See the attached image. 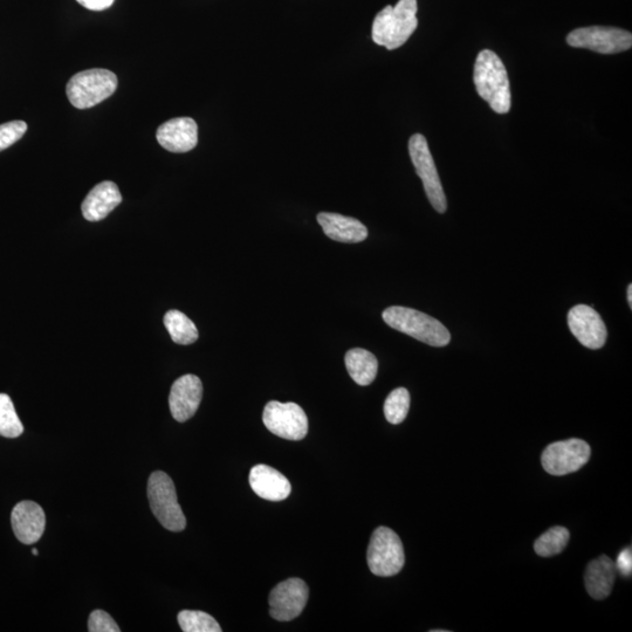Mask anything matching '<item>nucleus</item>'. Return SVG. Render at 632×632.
Segmentation results:
<instances>
[{
  "mask_svg": "<svg viewBox=\"0 0 632 632\" xmlns=\"http://www.w3.org/2000/svg\"><path fill=\"white\" fill-rule=\"evenodd\" d=\"M474 85L480 98L489 103L494 112L507 114L512 105L510 80L506 67L490 50L478 54L473 73Z\"/></svg>",
  "mask_w": 632,
  "mask_h": 632,
  "instance_id": "obj_1",
  "label": "nucleus"
},
{
  "mask_svg": "<svg viewBox=\"0 0 632 632\" xmlns=\"http://www.w3.org/2000/svg\"><path fill=\"white\" fill-rule=\"evenodd\" d=\"M417 10V0H400L396 6L383 9L374 20V43L389 51L407 43L418 26Z\"/></svg>",
  "mask_w": 632,
  "mask_h": 632,
  "instance_id": "obj_2",
  "label": "nucleus"
},
{
  "mask_svg": "<svg viewBox=\"0 0 632 632\" xmlns=\"http://www.w3.org/2000/svg\"><path fill=\"white\" fill-rule=\"evenodd\" d=\"M382 316L389 327L425 345L445 347L451 341V334L442 322L416 309L391 306L383 312Z\"/></svg>",
  "mask_w": 632,
  "mask_h": 632,
  "instance_id": "obj_3",
  "label": "nucleus"
},
{
  "mask_svg": "<svg viewBox=\"0 0 632 632\" xmlns=\"http://www.w3.org/2000/svg\"><path fill=\"white\" fill-rule=\"evenodd\" d=\"M118 85V77L113 72L94 68L75 74L68 81L67 98L75 108H92L111 98Z\"/></svg>",
  "mask_w": 632,
  "mask_h": 632,
  "instance_id": "obj_4",
  "label": "nucleus"
},
{
  "mask_svg": "<svg viewBox=\"0 0 632 632\" xmlns=\"http://www.w3.org/2000/svg\"><path fill=\"white\" fill-rule=\"evenodd\" d=\"M148 499L151 511L160 524L170 532H182L187 519L178 504L176 487L167 473L156 471L148 482Z\"/></svg>",
  "mask_w": 632,
  "mask_h": 632,
  "instance_id": "obj_5",
  "label": "nucleus"
},
{
  "mask_svg": "<svg viewBox=\"0 0 632 632\" xmlns=\"http://www.w3.org/2000/svg\"><path fill=\"white\" fill-rule=\"evenodd\" d=\"M367 560L376 576L390 577L400 573L405 563L400 537L388 527L377 528L370 539Z\"/></svg>",
  "mask_w": 632,
  "mask_h": 632,
  "instance_id": "obj_6",
  "label": "nucleus"
},
{
  "mask_svg": "<svg viewBox=\"0 0 632 632\" xmlns=\"http://www.w3.org/2000/svg\"><path fill=\"white\" fill-rule=\"evenodd\" d=\"M409 154L416 173L421 178L425 194L434 209L439 214H444L448 209V201L439 178L434 157L431 155L427 139L421 134L411 136L409 141Z\"/></svg>",
  "mask_w": 632,
  "mask_h": 632,
  "instance_id": "obj_7",
  "label": "nucleus"
},
{
  "mask_svg": "<svg viewBox=\"0 0 632 632\" xmlns=\"http://www.w3.org/2000/svg\"><path fill=\"white\" fill-rule=\"evenodd\" d=\"M592 456V449L582 439L572 438L553 443L542 452L541 463L547 473L561 477L577 472Z\"/></svg>",
  "mask_w": 632,
  "mask_h": 632,
  "instance_id": "obj_8",
  "label": "nucleus"
},
{
  "mask_svg": "<svg viewBox=\"0 0 632 632\" xmlns=\"http://www.w3.org/2000/svg\"><path fill=\"white\" fill-rule=\"evenodd\" d=\"M569 46L587 48L601 54H616L630 50L632 36L629 31L617 27L590 26L570 32L567 37Z\"/></svg>",
  "mask_w": 632,
  "mask_h": 632,
  "instance_id": "obj_9",
  "label": "nucleus"
},
{
  "mask_svg": "<svg viewBox=\"0 0 632 632\" xmlns=\"http://www.w3.org/2000/svg\"><path fill=\"white\" fill-rule=\"evenodd\" d=\"M263 422L273 435L288 441H301L308 434V418L300 405L295 403H267Z\"/></svg>",
  "mask_w": 632,
  "mask_h": 632,
  "instance_id": "obj_10",
  "label": "nucleus"
},
{
  "mask_svg": "<svg viewBox=\"0 0 632 632\" xmlns=\"http://www.w3.org/2000/svg\"><path fill=\"white\" fill-rule=\"evenodd\" d=\"M308 595V587L301 579H288L279 583L270 594L271 616L280 622L294 620L304 611Z\"/></svg>",
  "mask_w": 632,
  "mask_h": 632,
  "instance_id": "obj_11",
  "label": "nucleus"
},
{
  "mask_svg": "<svg viewBox=\"0 0 632 632\" xmlns=\"http://www.w3.org/2000/svg\"><path fill=\"white\" fill-rule=\"evenodd\" d=\"M568 326L577 341L589 349H601L606 345L607 327L593 307L577 305L568 313Z\"/></svg>",
  "mask_w": 632,
  "mask_h": 632,
  "instance_id": "obj_12",
  "label": "nucleus"
},
{
  "mask_svg": "<svg viewBox=\"0 0 632 632\" xmlns=\"http://www.w3.org/2000/svg\"><path fill=\"white\" fill-rule=\"evenodd\" d=\"M203 384L196 375H184L171 387L169 407L177 422L184 423L194 416L202 402Z\"/></svg>",
  "mask_w": 632,
  "mask_h": 632,
  "instance_id": "obj_13",
  "label": "nucleus"
},
{
  "mask_svg": "<svg viewBox=\"0 0 632 632\" xmlns=\"http://www.w3.org/2000/svg\"><path fill=\"white\" fill-rule=\"evenodd\" d=\"M11 524L13 533L22 544L33 545L43 537L46 515L37 503L22 501L13 508Z\"/></svg>",
  "mask_w": 632,
  "mask_h": 632,
  "instance_id": "obj_14",
  "label": "nucleus"
},
{
  "mask_svg": "<svg viewBox=\"0 0 632 632\" xmlns=\"http://www.w3.org/2000/svg\"><path fill=\"white\" fill-rule=\"evenodd\" d=\"M156 137L161 147L170 153H188L198 143L197 123L191 118L170 120L157 129Z\"/></svg>",
  "mask_w": 632,
  "mask_h": 632,
  "instance_id": "obj_15",
  "label": "nucleus"
},
{
  "mask_svg": "<svg viewBox=\"0 0 632 632\" xmlns=\"http://www.w3.org/2000/svg\"><path fill=\"white\" fill-rule=\"evenodd\" d=\"M250 485L260 498L281 501L290 497L292 486L278 470L267 465H257L251 469Z\"/></svg>",
  "mask_w": 632,
  "mask_h": 632,
  "instance_id": "obj_16",
  "label": "nucleus"
},
{
  "mask_svg": "<svg viewBox=\"0 0 632 632\" xmlns=\"http://www.w3.org/2000/svg\"><path fill=\"white\" fill-rule=\"evenodd\" d=\"M122 202L121 192L113 182H102L89 192L82 203V215L89 222H100L118 208Z\"/></svg>",
  "mask_w": 632,
  "mask_h": 632,
  "instance_id": "obj_17",
  "label": "nucleus"
},
{
  "mask_svg": "<svg viewBox=\"0 0 632 632\" xmlns=\"http://www.w3.org/2000/svg\"><path fill=\"white\" fill-rule=\"evenodd\" d=\"M318 222L328 238L335 242L356 244L368 237V229L357 219L339 214L321 212Z\"/></svg>",
  "mask_w": 632,
  "mask_h": 632,
  "instance_id": "obj_18",
  "label": "nucleus"
},
{
  "mask_svg": "<svg viewBox=\"0 0 632 632\" xmlns=\"http://www.w3.org/2000/svg\"><path fill=\"white\" fill-rule=\"evenodd\" d=\"M616 574L615 562L607 555L590 562L585 575L588 594L595 600L607 599L613 590Z\"/></svg>",
  "mask_w": 632,
  "mask_h": 632,
  "instance_id": "obj_19",
  "label": "nucleus"
},
{
  "mask_svg": "<svg viewBox=\"0 0 632 632\" xmlns=\"http://www.w3.org/2000/svg\"><path fill=\"white\" fill-rule=\"evenodd\" d=\"M345 362L350 377L359 386L366 387L375 381L379 362H377L375 355L368 350L362 348L349 350Z\"/></svg>",
  "mask_w": 632,
  "mask_h": 632,
  "instance_id": "obj_20",
  "label": "nucleus"
},
{
  "mask_svg": "<svg viewBox=\"0 0 632 632\" xmlns=\"http://www.w3.org/2000/svg\"><path fill=\"white\" fill-rule=\"evenodd\" d=\"M164 326L177 345L188 346L198 340V329L187 315L180 311H169L164 315Z\"/></svg>",
  "mask_w": 632,
  "mask_h": 632,
  "instance_id": "obj_21",
  "label": "nucleus"
},
{
  "mask_svg": "<svg viewBox=\"0 0 632 632\" xmlns=\"http://www.w3.org/2000/svg\"><path fill=\"white\" fill-rule=\"evenodd\" d=\"M570 539V533L565 527L555 526L542 534L535 541L534 551L542 558H551L565 551Z\"/></svg>",
  "mask_w": 632,
  "mask_h": 632,
  "instance_id": "obj_22",
  "label": "nucleus"
},
{
  "mask_svg": "<svg viewBox=\"0 0 632 632\" xmlns=\"http://www.w3.org/2000/svg\"><path fill=\"white\" fill-rule=\"evenodd\" d=\"M24 425L17 415L9 395L0 394V436L17 438L22 436Z\"/></svg>",
  "mask_w": 632,
  "mask_h": 632,
  "instance_id": "obj_23",
  "label": "nucleus"
},
{
  "mask_svg": "<svg viewBox=\"0 0 632 632\" xmlns=\"http://www.w3.org/2000/svg\"><path fill=\"white\" fill-rule=\"evenodd\" d=\"M177 618L184 632H222L221 625L204 611L183 610Z\"/></svg>",
  "mask_w": 632,
  "mask_h": 632,
  "instance_id": "obj_24",
  "label": "nucleus"
},
{
  "mask_svg": "<svg viewBox=\"0 0 632 632\" xmlns=\"http://www.w3.org/2000/svg\"><path fill=\"white\" fill-rule=\"evenodd\" d=\"M410 409V394L405 388L391 391L384 403V415L391 424H401L407 418Z\"/></svg>",
  "mask_w": 632,
  "mask_h": 632,
  "instance_id": "obj_25",
  "label": "nucleus"
},
{
  "mask_svg": "<svg viewBox=\"0 0 632 632\" xmlns=\"http://www.w3.org/2000/svg\"><path fill=\"white\" fill-rule=\"evenodd\" d=\"M27 132V125L24 121H12L0 125V151L10 148L23 139Z\"/></svg>",
  "mask_w": 632,
  "mask_h": 632,
  "instance_id": "obj_26",
  "label": "nucleus"
},
{
  "mask_svg": "<svg viewBox=\"0 0 632 632\" xmlns=\"http://www.w3.org/2000/svg\"><path fill=\"white\" fill-rule=\"evenodd\" d=\"M88 630L91 632H120L119 625L113 617L103 610H94L88 620Z\"/></svg>",
  "mask_w": 632,
  "mask_h": 632,
  "instance_id": "obj_27",
  "label": "nucleus"
},
{
  "mask_svg": "<svg viewBox=\"0 0 632 632\" xmlns=\"http://www.w3.org/2000/svg\"><path fill=\"white\" fill-rule=\"evenodd\" d=\"M615 567L618 573L624 577H630L632 574V551L631 547L625 548L624 551L617 556Z\"/></svg>",
  "mask_w": 632,
  "mask_h": 632,
  "instance_id": "obj_28",
  "label": "nucleus"
},
{
  "mask_svg": "<svg viewBox=\"0 0 632 632\" xmlns=\"http://www.w3.org/2000/svg\"><path fill=\"white\" fill-rule=\"evenodd\" d=\"M84 8L91 11H103L111 8L115 0H77Z\"/></svg>",
  "mask_w": 632,
  "mask_h": 632,
  "instance_id": "obj_29",
  "label": "nucleus"
},
{
  "mask_svg": "<svg viewBox=\"0 0 632 632\" xmlns=\"http://www.w3.org/2000/svg\"><path fill=\"white\" fill-rule=\"evenodd\" d=\"M628 301L630 308H632V285H629L628 287Z\"/></svg>",
  "mask_w": 632,
  "mask_h": 632,
  "instance_id": "obj_30",
  "label": "nucleus"
},
{
  "mask_svg": "<svg viewBox=\"0 0 632 632\" xmlns=\"http://www.w3.org/2000/svg\"><path fill=\"white\" fill-rule=\"evenodd\" d=\"M32 554H33L34 556H38V554H39V553H38V549H37V548H34V549H33V551H32Z\"/></svg>",
  "mask_w": 632,
  "mask_h": 632,
  "instance_id": "obj_31",
  "label": "nucleus"
}]
</instances>
